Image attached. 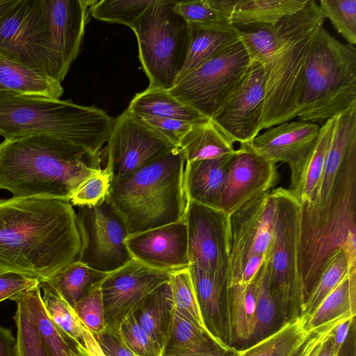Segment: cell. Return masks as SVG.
Returning <instances> with one entry per match:
<instances>
[{"instance_id":"cell-4","label":"cell","mask_w":356,"mask_h":356,"mask_svg":"<svg viewBox=\"0 0 356 356\" xmlns=\"http://www.w3.org/2000/svg\"><path fill=\"white\" fill-rule=\"evenodd\" d=\"M113 122L95 106L0 91V135L5 139L52 136L97 154L104 150Z\"/></svg>"},{"instance_id":"cell-60","label":"cell","mask_w":356,"mask_h":356,"mask_svg":"<svg viewBox=\"0 0 356 356\" xmlns=\"http://www.w3.org/2000/svg\"><path fill=\"white\" fill-rule=\"evenodd\" d=\"M19 0H0V19L9 12Z\"/></svg>"},{"instance_id":"cell-32","label":"cell","mask_w":356,"mask_h":356,"mask_svg":"<svg viewBox=\"0 0 356 356\" xmlns=\"http://www.w3.org/2000/svg\"><path fill=\"white\" fill-rule=\"evenodd\" d=\"M133 114L170 118L191 124L209 120L193 108L181 102L168 90L148 87L135 95L127 108Z\"/></svg>"},{"instance_id":"cell-38","label":"cell","mask_w":356,"mask_h":356,"mask_svg":"<svg viewBox=\"0 0 356 356\" xmlns=\"http://www.w3.org/2000/svg\"><path fill=\"white\" fill-rule=\"evenodd\" d=\"M39 286L46 312L69 346H84L82 325L74 309L49 285L39 282Z\"/></svg>"},{"instance_id":"cell-53","label":"cell","mask_w":356,"mask_h":356,"mask_svg":"<svg viewBox=\"0 0 356 356\" xmlns=\"http://www.w3.org/2000/svg\"><path fill=\"white\" fill-rule=\"evenodd\" d=\"M355 324V316H348L339 323L332 330L335 351L338 354L348 338L353 326Z\"/></svg>"},{"instance_id":"cell-15","label":"cell","mask_w":356,"mask_h":356,"mask_svg":"<svg viewBox=\"0 0 356 356\" xmlns=\"http://www.w3.org/2000/svg\"><path fill=\"white\" fill-rule=\"evenodd\" d=\"M190 265L227 277L229 216L221 210L188 201L184 217Z\"/></svg>"},{"instance_id":"cell-22","label":"cell","mask_w":356,"mask_h":356,"mask_svg":"<svg viewBox=\"0 0 356 356\" xmlns=\"http://www.w3.org/2000/svg\"><path fill=\"white\" fill-rule=\"evenodd\" d=\"M205 327L221 346L231 348L227 315V277L188 267Z\"/></svg>"},{"instance_id":"cell-8","label":"cell","mask_w":356,"mask_h":356,"mask_svg":"<svg viewBox=\"0 0 356 356\" xmlns=\"http://www.w3.org/2000/svg\"><path fill=\"white\" fill-rule=\"evenodd\" d=\"M175 1L153 0L131 29L149 88L171 89L182 71L190 44L188 22L174 9Z\"/></svg>"},{"instance_id":"cell-43","label":"cell","mask_w":356,"mask_h":356,"mask_svg":"<svg viewBox=\"0 0 356 356\" xmlns=\"http://www.w3.org/2000/svg\"><path fill=\"white\" fill-rule=\"evenodd\" d=\"M153 0H93L89 14L110 23L122 24L132 29Z\"/></svg>"},{"instance_id":"cell-47","label":"cell","mask_w":356,"mask_h":356,"mask_svg":"<svg viewBox=\"0 0 356 356\" xmlns=\"http://www.w3.org/2000/svg\"><path fill=\"white\" fill-rule=\"evenodd\" d=\"M115 334L135 356H163V350L139 324L134 314L122 322Z\"/></svg>"},{"instance_id":"cell-5","label":"cell","mask_w":356,"mask_h":356,"mask_svg":"<svg viewBox=\"0 0 356 356\" xmlns=\"http://www.w3.org/2000/svg\"><path fill=\"white\" fill-rule=\"evenodd\" d=\"M300 205L305 304L326 261L336 250L342 249L349 264L356 262V151L343 163L323 207L307 208Z\"/></svg>"},{"instance_id":"cell-37","label":"cell","mask_w":356,"mask_h":356,"mask_svg":"<svg viewBox=\"0 0 356 356\" xmlns=\"http://www.w3.org/2000/svg\"><path fill=\"white\" fill-rule=\"evenodd\" d=\"M254 280L255 326L250 346L268 337L284 325L270 292L266 261L261 266Z\"/></svg>"},{"instance_id":"cell-29","label":"cell","mask_w":356,"mask_h":356,"mask_svg":"<svg viewBox=\"0 0 356 356\" xmlns=\"http://www.w3.org/2000/svg\"><path fill=\"white\" fill-rule=\"evenodd\" d=\"M189 27L188 52L178 80L238 41L233 26L191 24Z\"/></svg>"},{"instance_id":"cell-55","label":"cell","mask_w":356,"mask_h":356,"mask_svg":"<svg viewBox=\"0 0 356 356\" xmlns=\"http://www.w3.org/2000/svg\"><path fill=\"white\" fill-rule=\"evenodd\" d=\"M337 324L325 334L317 346L313 349L309 356H335L338 355L335 351L334 340L332 334V330Z\"/></svg>"},{"instance_id":"cell-35","label":"cell","mask_w":356,"mask_h":356,"mask_svg":"<svg viewBox=\"0 0 356 356\" xmlns=\"http://www.w3.org/2000/svg\"><path fill=\"white\" fill-rule=\"evenodd\" d=\"M109 273L76 261L51 278L40 282L55 290L74 309L82 298L99 286Z\"/></svg>"},{"instance_id":"cell-40","label":"cell","mask_w":356,"mask_h":356,"mask_svg":"<svg viewBox=\"0 0 356 356\" xmlns=\"http://www.w3.org/2000/svg\"><path fill=\"white\" fill-rule=\"evenodd\" d=\"M13 301L17 305L13 316L17 327L15 356H49L38 327L26 306L24 294Z\"/></svg>"},{"instance_id":"cell-31","label":"cell","mask_w":356,"mask_h":356,"mask_svg":"<svg viewBox=\"0 0 356 356\" xmlns=\"http://www.w3.org/2000/svg\"><path fill=\"white\" fill-rule=\"evenodd\" d=\"M169 282L147 296L134 313L139 324L163 352L168 339L174 309Z\"/></svg>"},{"instance_id":"cell-36","label":"cell","mask_w":356,"mask_h":356,"mask_svg":"<svg viewBox=\"0 0 356 356\" xmlns=\"http://www.w3.org/2000/svg\"><path fill=\"white\" fill-rule=\"evenodd\" d=\"M305 322V316H299L268 337L239 350L237 356H289L314 332L306 330Z\"/></svg>"},{"instance_id":"cell-42","label":"cell","mask_w":356,"mask_h":356,"mask_svg":"<svg viewBox=\"0 0 356 356\" xmlns=\"http://www.w3.org/2000/svg\"><path fill=\"white\" fill-rule=\"evenodd\" d=\"M238 38L246 49L251 61L264 66L274 48L277 35L275 24L232 25Z\"/></svg>"},{"instance_id":"cell-62","label":"cell","mask_w":356,"mask_h":356,"mask_svg":"<svg viewBox=\"0 0 356 356\" xmlns=\"http://www.w3.org/2000/svg\"><path fill=\"white\" fill-rule=\"evenodd\" d=\"M319 342H320V341H319ZM316 346H317V345H316ZM316 346H315V347H316ZM315 347H314L312 350H309V352H308V353H307L305 356H309V355H310V354H311V353H312V351L313 350V349H314Z\"/></svg>"},{"instance_id":"cell-24","label":"cell","mask_w":356,"mask_h":356,"mask_svg":"<svg viewBox=\"0 0 356 356\" xmlns=\"http://www.w3.org/2000/svg\"><path fill=\"white\" fill-rule=\"evenodd\" d=\"M356 151V105L336 117L335 127L323 174L308 207H323L330 194L338 172L346 158Z\"/></svg>"},{"instance_id":"cell-19","label":"cell","mask_w":356,"mask_h":356,"mask_svg":"<svg viewBox=\"0 0 356 356\" xmlns=\"http://www.w3.org/2000/svg\"><path fill=\"white\" fill-rule=\"evenodd\" d=\"M276 163L259 155L250 143L241 144L232 155L221 197V211L228 216L277 184Z\"/></svg>"},{"instance_id":"cell-26","label":"cell","mask_w":356,"mask_h":356,"mask_svg":"<svg viewBox=\"0 0 356 356\" xmlns=\"http://www.w3.org/2000/svg\"><path fill=\"white\" fill-rule=\"evenodd\" d=\"M0 91L24 96L60 99L61 83L43 71L0 56Z\"/></svg>"},{"instance_id":"cell-41","label":"cell","mask_w":356,"mask_h":356,"mask_svg":"<svg viewBox=\"0 0 356 356\" xmlns=\"http://www.w3.org/2000/svg\"><path fill=\"white\" fill-rule=\"evenodd\" d=\"M348 273L346 255L342 249H339L326 261L314 288L303 305L301 316L307 317L311 314Z\"/></svg>"},{"instance_id":"cell-27","label":"cell","mask_w":356,"mask_h":356,"mask_svg":"<svg viewBox=\"0 0 356 356\" xmlns=\"http://www.w3.org/2000/svg\"><path fill=\"white\" fill-rule=\"evenodd\" d=\"M254 279L248 284L227 287V315L230 346L243 349L251 344L255 326ZM238 350V349H237Z\"/></svg>"},{"instance_id":"cell-7","label":"cell","mask_w":356,"mask_h":356,"mask_svg":"<svg viewBox=\"0 0 356 356\" xmlns=\"http://www.w3.org/2000/svg\"><path fill=\"white\" fill-rule=\"evenodd\" d=\"M325 17L314 0L299 11L282 17L266 63L265 98L261 130L296 118L297 98L311 42Z\"/></svg>"},{"instance_id":"cell-1","label":"cell","mask_w":356,"mask_h":356,"mask_svg":"<svg viewBox=\"0 0 356 356\" xmlns=\"http://www.w3.org/2000/svg\"><path fill=\"white\" fill-rule=\"evenodd\" d=\"M82 248L69 200L0 199V273L44 280L79 261Z\"/></svg>"},{"instance_id":"cell-20","label":"cell","mask_w":356,"mask_h":356,"mask_svg":"<svg viewBox=\"0 0 356 356\" xmlns=\"http://www.w3.org/2000/svg\"><path fill=\"white\" fill-rule=\"evenodd\" d=\"M126 245L132 258L152 268L174 273L189 267L184 219L130 235Z\"/></svg>"},{"instance_id":"cell-45","label":"cell","mask_w":356,"mask_h":356,"mask_svg":"<svg viewBox=\"0 0 356 356\" xmlns=\"http://www.w3.org/2000/svg\"><path fill=\"white\" fill-rule=\"evenodd\" d=\"M173 7L188 24L232 26L221 0L175 1Z\"/></svg>"},{"instance_id":"cell-50","label":"cell","mask_w":356,"mask_h":356,"mask_svg":"<svg viewBox=\"0 0 356 356\" xmlns=\"http://www.w3.org/2000/svg\"><path fill=\"white\" fill-rule=\"evenodd\" d=\"M140 122L155 131L175 146L193 124L184 121L155 117L144 114H134Z\"/></svg>"},{"instance_id":"cell-13","label":"cell","mask_w":356,"mask_h":356,"mask_svg":"<svg viewBox=\"0 0 356 356\" xmlns=\"http://www.w3.org/2000/svg\"><path fill=\"white\" fill-rule=\"evenodd\" d=\"M0 56L36 67L55 78L54 56L41 0H19L0 19Z\"/></svg>"},{"instance_id":"cell-61","label":"cell","mask_w":356,"mask_h":356,"mask_svg":"<svg viewBox=\"0 0 356 356\" xmlns=\"http://www.w3.org/2000/svg\"><path fill=\"white\" fill-rule=\"evenodd\" d=\"M70 347V356H89L86 348L83 346L74 345Z\"/></svg>"},{"instance_id":"cell-6","label":"cell","mask_w":356,"mask_h":356,"mask_svg":"<svg viewBox=\"0 0 356 356\" xmlns=\"http://www.w3.org/2000/svg\"><path fill=\"white\" fill-rule=\"evenodd\" d=\"M356 105V48L323 26L315 34L304 66L296 118L324 123Z\"/></svg>"},{"instance_id":"cell-2","label":"cell","mask_w":356,"mask_h":356,"mask_svg":"<svg viewBox=\"0 0 356 356\" xmlns=\"http://www.w3.org/2000/svg\"><path fill=\"white\" fill-rule=\"evenodd\" d=\"M104 149L92 154L47 136L6 138L0 143V189L13 197L69 200L99 172Z\"/></svg>"},{"instance_id":"cell-48","label":"cell","mask_w":356,"mask_h":356,"mask_svg":"<svg viewBox=\"0 0 356 356\" xmlns=\"http://www.w3.org/2000/svg\"><path fill=\"white\" fill-rule=\"evenodd\" d=\"M74 309L81 323L95 337L106 330L100 286L82 298L75 305Z\"/></svg>"},{"instance_id":"cell-33","label":"cell","mask_w":356,"mask_h":356,"mask_svg":"<svg viewBox=\"0 0 356 356\" xmlns=\"http://www.w3.org/2000/svg\"><path fill=\"white\" fill-rule=\"evenodd\" d=\"M356 315V271L350 272L306 317V330L312 332L346 316Z\"/></svg>"},{"instance_id":"cell-21","label":"cell","mask_w":356,"mask_h":356,"mask_svg":"<svg viewBox=\"0 0 356 356\" xmlns=\"http://www.w3.org/2000/svg\"><path fill=\"white\" fill-rule=\"evenodd\" d=\"M320 127L317 123L301 120L285 122L257 135L251 145L265 159L290 165L307 155L317 139Z\"/></svg>"},{"instance_id":"cell-18","label":"cell","mask_w":356,"mask_h":356,"mask_svg":"<svg viewBox=\"0 0 356 356\" xmlns=\"http://www.w3.org/2000/svg\"><path fill=\"white\" fill-rule=\"evenodd\" d=\"M93 0H41L54 56L55 79L64 80L80 50Z\"/></svg>"},{"instance_id":"cell-52","label":"cell","mask_w":356,"mask_h":356,"mask_svg":"<svg viewBox=\"0 0 356 356\" xmlns=\"http://www.w3.org/2000/svg\"><path fill=\"white\" fill-rule=\"evenodd\" d=\"M95 339L106 356H135L115 333L107 329Z\"/></svg>"},{"instance_id":"cell-14","label":"cell","mask_w":356,"mask_h":356,"mask_svg":"<svg viewBox=\"0 0 356 356\" xmlns=\"http://www.w3.org/2000/svg\"><path fill=\"white\" fill-rule=\"evenodd\" d=\"M104 148L111 181L125 177L177 147L127 109L113 122Z\"/></svg>"},{"instance_id":"cell-56","label":"cell","mask_w":356,"mask_h":356,"mask_svg":"<svg viewBox=\"0 0 356 356\" xmlns=\"http://www.w3.org/2000/svg\"><path fill=\"white\" fill-rule=\"evenodd\" d=\"M15 341L12 330L0 325V356H15Z\"/></svg>"},{"instance_id":"cell-11","label":"cell","mask_w":356,"mask_h":356,"mask_svg":"<svg viewBox=\"0 0 356 356\" xmlns=\"http://www.w3.org/2000/svg\"><path fill=\"white\" fill-rule=\"evenodd\" d=\"M251 60L238 40L178 80L169 92L211 119L247 72Z\"/></svg>"},{"instance_id":"cell-9","label":"cell","mask_w":356,"mask_h":356,"mask_svg":"<svg viewBox=\"0 0 356 356\" xmlns=\"http://www.w3.org/2000/svg\"><path fill=\"white\" fill-rule=\"evenodd\" d=\"M275 216L266 261L270 292L283 325L301 316L304 305L300 255V203L286 188L273 189Z\"/></svg>"},{"instance_id":"cell-54","label":"cell","mask_w":356,"mask_h":356,"mask_svg":"<svg viewBox=\"0 0 356 356\" xmlns=\"http://www.w3.org/2000/svg\"><path fill=\"white\" fill-rule=\"evenodd\" d=\"M335 321L325 327L314 332L309 337L289 356H305L310 350L315 347L323 339L324 335L337 323Z\"/></svg>"},{"instance_id":"cell-39","label":"cell","mask_w":356,"mask_h":356,"mask_svg":"<svg viewBox=\"0 0 356 356\" xmlns=\"http://www.w3.org/2000/svg\"><path fill=\"white\" fill-rule=\"evenodd\" d=\"M29 312L34 319L49 356H70V347L54 324L42 299L39 284L24 293Z\"/></svg>"},{"instance_id":"cell-30","label":"cell","mask_w":356,"mask_h":356,"mask_svg":"<svg viewBox=\"0 0 356 356\" xmlns=\"http://www.w3.org/2000/svg\"><path fill=\"white\" fill-rule=\"evenodd\" d=\"M234 142L211 120L194 124L178 146L186 162L227 156L235 152Z\"/></svg>"},{"instance_id":"cell-23","label":"cell","mask_w":356,"mask_h":356,"mask_svg":"<svg viewBox=\"0 0 356 356\" xmlns=\"http://www.w3.org/2000/svg\"><path fill=\"white\" fill-rule=\"evenodd\" d=\"M233 154L186 162L184 185L188 201L221 210L222 193Z\"/></svg>"},{"instance_id":"cell-25","label":"cell","mask_w":356,"mask_h":356,"mask_svg":"<svg viewBox=\"0 0 356 356\" xmlns=\"http://www.w3.org/2000/svg\"><path fill=\"white\" fill-rule=\"evenodd\" d=\"M336 117L323 123L318 136L307 155L290 165L291 184L288 189L300 204L311 202L320 182L332 141Z\"/></svg>"},{"instance_id":"cell-12","label":"cell","mask_w":356,"mask_h":356,"mask_svg":"<svg viewBox=\"0 0 356 356\" xmlns=\"http://www.w3.org/2000/svg\"><path fill=\"white\" fill-rule=\"evenodd\" d=\"M83 238L79 261L95 270L111 273L131 259L126 239L127 225L108 197L94 206L78 207Z\"/></svg>"},{"instance_id":"cell-57","label":"cell","mask_w":356,"mask_h":356,"mask_svg":"<svg viewBox=\"0 0 356 356\" xmlns=\"http://www.w3.org/2000/svg\"><path fill=\"white\" fill-rule=\"evenodd\" d=\"M81 325L83 331L84 346L89 356H106L93 334L82 323Z\"/></svg>"},{"instance_id":"cell-28","label":"cell","mask_w":356,"mask_h":356,"mask_svg":"<svg viewBox=\"0 0 356 356\" xmlns=\"http://www.w3.org/2000/svg\"><path fill=\"white\" fill-rule=\"evenodd\" d=\"M308 0H222L232 25L275 24L301 10Z\"/></svg>"},{"instance_id":"cell-3","label":"cell","mask_w":356,"mask_h":356,"mask_svg":"<svg viewBox=\"0 0 356 356\" xmlns=\"http://www.w3.org/2000/svg\"><path fill=\"white\" fill-rule=\"evenodd\" d=\"M186 160L175 147L134 173L111 181L107 197L124 220L129 236L184 219L188 199Z\"/></svg>"},{"instance_id":"cell-10","label":"cell","mask_w":356,"mask_h":356,"mask_svg":"<svg viewBox=\"0 0 356 356\" xmlns=\"http://www.w3.org/2000/svg\"><path fill=\"white\" fill-rule=\"evenodd\" d=\"M275 201L273 189L229 216L227 286L248 284L268 260L273 244Z\"/></svg>"},{"instance_id":"cell-16","label":"cell","mask_w":356,"mask_h":356,"mask_svg":"<svg viewBox=\"0 0 356 356\" xmlns=\"http://www.w3.org/2000/svg\"><path fill=\"white\" fill-rule=\"evenodd\" d=\"M172 273L149 267L132 258L110 273L100 285L107 330L116 333L145 298L168 282Z\"/></svg>"},{"instance_id":"cell-51","label":"cell","mask_w":356,"mask_h":356,"mask_svg":"<svg viewBox=\"0 0 356 356\" xmlns=\"http://www.w3.org/2000/svg\"><path fill=\"white\" fill-rule=\"evenodd\" d=\"M39 284L37 278L15 272L0 273V302L14 300Z\"/></svg>"},{"instance_id":"cell-44","label":"cell","mask_w":356,"mask_h":356,"mask_svg":"<svg viewBox=\"0 0 356 356\" xmlns=\"http://www.w3.org/2000/svg\"><path fill=\"white\" fill-rule=\"evenodd\" d=\"M169 282L174 309L208 332L202 319L188 268L172 273Z\"/></svg>"},{"instance_id":"cell-58","label":"cell","mask_w":356,"mask_h":356,"mask_svg":"<svg viewBox=\"0 0 356 356\" xmlns=\"http://www.w3.org/2000/svg\"><path fill=\"white\" fill-rule=\"evenodd\" d=\"M355 325L350 331V335L342 346L338 355L335 356H355Z\"/></svg>"},{"instance_id":"cell-46","label":"cell","mask_w":356,"mask_h":356,"mask_svg":"<svg viewBox=\"0 0 356 356\" xmlns=\"http://www.w3.org/2000/svg\"><path fill=\"white\" fill-rule=\"evenodd\" d=\"M325 18L348 44H356V0H321L318 4Z\"/></svg>"},{"instance_id":"cell-49","label":"cell","mask_w":356,"mask_h":356,"mask_svg":"<svg viewBox=\"0 0 356 356\" xmlns=\"http://www.w3.org/2000/svg\"><path fill=\"white\" fill-rule=\"evenodd\" d=\"M111 175L104 167L82 183L70 197L72 206H94L104 201L108 195Z\"/></svg>"},{"instance_id":"cell-59","label":"cell","mask_w":356,"mask_h":356,"mask_svg":"<svg viewBox=\"0 0 356 356\" xmlns=\"http://www.w3.org/2000/svg\"><path fill=\"white\" fill-rule=\"evenodd\" d=\"M239 350L234 348H222L215 353L204 355H195L188 356H237Z\"/></svg>"},{"instance_id":"cell-17","label":"cell","mask_w":356,"mask_h":356,"mask_svg":"<svg viewBox=\"0 0 356 356\" xmlns=\"http://www.w3.org/2000/svg\"><path fill=\"white\" fill-rule=\"evenodd\" d=\"M265 98L263 66L252 61L243 78L211 120L232 142L250 143L261 130Z\"/></svg>"},{"instance_id":"cell-34","label":"cell","mask_w":356,"mask_h":356,"mask_svg":"<svg viewBox=\"0 0 356 356\" xmlns=\"http://www.w3.org/2000/svg\"><path fill=\"white\" fill-rule=\"evenodd\" d=\"M222 348H229L221 346L207 332L173 309L170 334L163 356L210 354Z\"/></svg>"}]
</instances>
